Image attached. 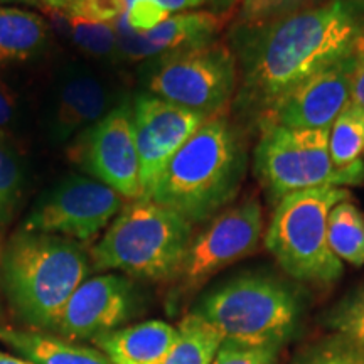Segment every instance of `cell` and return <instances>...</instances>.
I'll return each instance as SVG.
<instances>
[{"mask_svg":"<svg viewBox=\"0 0 364 364\" xmlns=\"http://www.w3.org/2000/svg\"><path fill=\"white\" fill-rule=\"evenodd\" d=\"M233 43L235 107L243 117L260 120L295 86L361 48L364 0H326L262 24H241Z\"/></svg>","mask_w":364,"mask_h":364,"instance_id":"cell-1","label":"cell"},{"mask_svg":"<svg viewBox=\"0 0 364 364\" xmlns=\"http://www.w3.org/2000/svg\"><path fill=\"white\" fill-rule=\"evenodd\" d=\"M91 258L65 236L19 230L0 258V280L14 314L34 331H56L68 300L88 279Z\"/></svg>","mask_w":364,"mask_h":364,"instance_id":"cell-2","label":"cell"},{"mask_svg":"<svg viewBox=\"0 0 364 364\" xmlns=\"http://www.w3.org/2000/svg\"><path fill=\"white\" fill-rule=\"evenodd\" d=\"M247 162L240 132L225 115L211 117L177 150L149 199L191 225L204 223L238 196Z\"/></svg>","mask_w":364,"mask_h":364,"instance_id":"cell-3","label":"cell"},{"mask_svg":"<svg viewBox=\"0 0 364 364\" xmlns=\"http://www.w3.org/2000/svg\"><path fill=\"white\" fill-rule=\"evenodd\" d=\"M193 226L169 208L135 199L91 248V268L154 282L176 279L194 238Z\"/></svg>","mask_w":364,"mask_h":364,"instance_id":"cell-4","label":"cell"},{"mask_svg":"<svg viewBox=\"0 0 364 364\" xmlns=\"http://www.w3.org/2000/svg\"><path fill=\"white\" fill-rule=\"evenodd\" d=\"M300 311L299 295L290 285L263 273H241L204 294L191 312L209 322L223 339L284 346L297 327Z\"/></svg>","mask_w":364,"mask_h":364,"instance_id":"cell-5","label":"cell"},{"mask_svg":"<svg viewBox=\"0 0 364 364\" xmlns=\"http://www.w3.org/2000/svg\"><path fill=\"white\" fill-rule=\"evenodd\" d=\"M349 198L346 188H314L275 204L265 247L287 275L317 285L336 284L343 277V262L327 241V218L336 204Z\"/></svg>","mask_w":364,"mask_h":364,"instance_id":"cell-6","label":"cell"},{"mask_svg":"<svg viewBox=\"0 0 364 364\" xmlns=\"http://www.w3.org/2000/svg\"><path fill=\"white\" fill-rule=\"evenodd\" d=\"M253 154L255 176L268 201L314 188L364 184V161L341 169L331 159L329 132L262 125Z\"/></svg>","mask_w":364,"mask_h":364,"instance_id":"cell-7","label":"cell"},{"mask_svg":"<svg viewBox=\"0 0 364 364\" xmlns=\"http://www.w3.org/2000/svg\"><path fill=\"white\" fill-rule=\"evenodd\" d=\"M147 93L208 118L223 115L238 88L233 49L209 43L156 59L147 73Z\"/></svg>","mask_w":364,"mask_h":364,"instance_id":"cell-8","label":"cell"},{"mask_svg":"<svg viewBox=\"0 0 364 364\" xmlns=\"http://www.w3.org/2000/svg\"><path fill=\"white\" fill-rule=\"evenodd\" d=\"M124 209V198L93 177L68 176L43 194L21 230L88 243Z\"/></svg>","mask_w":364,"mask_h":364,"instance_id":"cell-9","label":"cell"},{"mask_svg":"<svg viewBox=\"0 0 364 364\" xmlns=\"http://www.w3.org/2000/svg\"><path fill=\"white\" fill-rule=\"evenodd\" d=\"M262 231L263 215L257 199H248L218 215L191 241L172 297L196 292L223 268L252 255L260 243Z\"/></svg>","mask_w":364,"mask_h":364,"instance_id":"cell-10","label":"cell"},{"mask_svg":"<svg viewBox=\"0 0 364 364\" xmlns=\"http://www.w3.org/2000/svg\"><path fill=\"white\" fill-rule=\"evenodd\" d=\"M71 159L86 174L115 189L124 199H140V164L132 103L113 107L76 136Z\"/></svg>","mask_w":364,"mask_h":364,"instance_id":"cell-11","label":"cell"},{"mask_svg":"<svg viewBox=\"0 0 364 364\" xmlns=\"http://www.w3.org/2000/svg\"><path fill=\"white\" fill-rule=\"evenodd\" d=\"M132 115L140 164V199H149L171 159L208 117L150 93L134 100Z\"/></svg>","mask_w":364,"mask_h":364,"instance_id":"cell-12","label":"cell"},{"mask_svg":"<svg viewBox=\"0 0 364 364\" xmlns=\"http://www.w3.org/2000/svg\"><path fill=\"white\" fill-rule=\"evenodd\" d=\"M363 48V46H361ZM361 48L332 63L280 98L258 124L329 132L351 102L353 80Z\"/></svg>","mask_w":364,"mask_h":364,"instance_id":"cell-13","label":"cell"},{"mask_svg":"<svg viewBox=\"0 0 364 364\" xmlns=\"http://www.w3.org/2000/svg\"><path fill=\"white\" fill-rule=\"evenodd\" d=\"M139 311L134 282L118 273L86 279L68 300L58 332L70 339H90L124 327Z\"/></svg>","mask_w":364,"mask_h":364,"instance_id":"cell-14","label":"cell"},{"mask_svg":"<svg viewBox=\"0 0 364 364\" xmlns=\"http://www.w3.org/2000/svg\"><path fill=\"white\" fill-rule=\"evenodd\" d=\"M115 29L120 56L142 61L215 43L220 21L211 12L189 11L172 14L147 33H135L122 19L115 22Z\"/></svg>","mask_w":364,"mask_h":364,"instance_id":"cell-15","label":"cell"},{"mask_svg":"<svg viewBox=\"0 0 364 364\" xmlns=\"http://www.w3.org/2000/svg\"><path fill=\"white\" fill-rule=\"evenodd\" d=\"M112 110V95L107 83L86 68L73 66L59 78L54 107L49 117V139L65 144Z\"/></svg>","mask_w":364,"mask_h":364,"instance_id":"cell-16","label":"cell"},{"mask_svg":"<svg viewBox=\"0 0 364 364\" xmlns=\"http://www.w3.org/2000/svg\"><path fill=\"white\" fill-rule=\"evenodd\" d=\"M177 338V327L164 321H145L95 338L110 364H157Z\"/></svg>","mask_w":364,"mask_h":364,"instance_id":"cell-17","label":"cell"},{"mask_svg":"<svg viewBox=\"0 0 364 364\" xmlns=\"http://www.w3.org/2000/svg\"><path fill=\"white\" fill-rule=\"evenodd\" d=\"M0 341L34 364H110L100 349L75 344L43 331L0 327Z\"/></svg>","mask_w":364,"mask_h":364,"instance_id":"cell-18","label":"cell"},{"mask_svg":"<svg viewBox=\"0 0 364 364\" xmlns=\"http://www.w3.org/2000/svg\"><path fill=\"white\" fill-rule=\"evenodd\" d=\"M46 39L48 26L38 14L17 7H0V65L36 56Z\"/></svg>","mask_w":364,"mask_h":364,"instance_id":"cell-19","label":"cell"},{"mask_svg":"<svg viewBox=\"0 0 364 364\" xmlns=\"http://www.w3.org/2000/svg\"><path fill=\"white\" fill-rule=\"evenodd\" d=\"M223 341L209 322L189 312L177 326L174 344L157 364H211Z\"/></svg>","mask_w":364,"mask_h":364,"instance_id":"cell-20","label":"cell"},{"mask_svg":"<svg viewBox=\"0 0 364 364\" xmlns=\"http://www.w3.org/2000/svg\"><path fill=\"white\" fill-rule=\"evenodd\" d=\"M327 241L341 262L364 265V215L351 199L331 209L327 218Z\"/></svg>","mask_w":364,"mask_h":364,"instance_id":"cell-21","label":"cell"},{"mask_svg":"<svg viewBox=\"0 0 364 364\" xmlns=\"http://www.w3.org/2000/svg\"><path fill=\"white\" fill-rule=\"evenodd\" d=\"M331 159L348 169L364 157V112L349 102L329 130Z\"/></svg>","mask_w":364,"mask_h":364,"instance_id":"cell-22","label":"cell"},{"mask_svg":"<svg viewBox=\"0 0 364 364\" xmlns=\"http://www.w3.org/2000/svg\"><path fill=\"white\" fill-rule=\"evenodd\" d=\"M24 191V167L11 145L0 140V226L11 220Z\"/></svg>","mask_w":364,"mask_h":364,"instance_id":"cell-23","label":"cell"},{"mask_svg":"<svg viewBox=\"0 0 364 364\" xmlns=\"http://www.w3.org/2000/svg\"><path fill=\"white\" fill-rule=\"evenodd\" d=\"M294 364H364V348L334 332L329 338L309 346L295 358Z\"/></svg>","mask_w":364,"mask_h":364,"instance_id":"cell-24","label":"cell"},{"mask_svg":"<svg viewBox=\"0 0 364 364\" xmlns=\"http://www.w3.org/2000/svg\"><path fill=\"white\" fill-rule=\"evenodd\" d=\"M73 39L86 53L98 58H117L120 56L115 24L103 22H90L71 19Z\"/></svg>","mask_w":364,"mask_h":364,"instance_id":"cell-25","label":"cell"},{"mask_svg":"<svg viewBox=\"0 0 364 364\" xmlns=\"http://www.w3.org/2000/svg\"><path fill=\"white\" fill-rule=\"evenodd\" d=\"M326 324L364 348V289L349 294L336 304L326 318Z\"/></svg>","mask_w":364,"mask_h":364,"instance_id":"cell-26","label":"cell"},{"mask_svg":"<svg viewBox=\"0 0 364 364\" xmlns=\"http://www.w3.org/2000/svg\"><path fill=\"white\" fill-rule=\"evenodd\" d=\"M282 346L245 344L225 339L211 364H277Z\"/></svg>","mask_w":364,"mask_h":364,"instance_id":"cell-27","label":"cell"},{"mask_svg":"<svg viewBox=\"0 0 364 364\" xmlns=\"http://www.w3.org/2000/svg\"><path fill=\"white\" fill-rule=\"evenodd\" d=\"M307 0H241L240 19L241 24L255 26L279 19L282 16L295 12Z\"/></svg>","mask_w":364,"mask_h":364,"instance_id":"cell-28","label":"cell"},{"mask_svg":"<svg viewBox=\"0 0 364 364\" xmlns=\"http://www.w3.org/2000/svg\"><path fill=\"white\" fill-rule=\"evenodd\" d=\"M125 11L127 0H80L66 12V16L70 19L115 24L124 17Z\"/></svg>","mask_w":364,"mask_h":364,"instance_id":"cell-29","label":"cell"},{"mask_svg":"<svg viewBox=\"0 0 364 364\" xmlns=\"http://www.w3.org/2000/svg\"><path fill=\"white\" fill-rule=\"evenodd\" d=\"M169 16L171 14L156 0H127V11L122 21L135 33H147Z\"/></svg>","mask_w":364,"mask_h":364,"instance_id":"cell-30","label":"cell"},{"mask_svg":"<svg viewBox=\"0 0 364 364\" xmlns=\"http://www.w3.org/2000/svg\"><path fill=\"white\" fill-rule=\"evenodd\" d=\"M16 118V100L11 90L0 81V132L9 129Z\"/></svg>","mask_w":364,"mask_h":364,"instance_id":"cell-31","label":"cell"},{"mask_svg":"<svg viewBox=\"0 0 364 364\" xmlns=\"http://www.w3.org/2000/svg\"><path fill=\"white\" fill-rule=\"evenodd\" d=\"M351 103L354 107H358L359 110L364 112V44L361 48V53H359L356 71H354Z\"/></svg>","mask_w":364,"mask_h":364,"instance_id":"cell-32","label":"cell"},{"mask_svg":"<svg viewBox=\"0 0 364 364\" xmlns=\"http://www.w3.org/2000/svg\"><path fill=\"white\" fill-rule=\"evenodd\" d=\"M156 2L172 16V14L196 11V9L208 6V4L215 2V0H156Z\"/></svg>","mask_w":364,"mask_h":364,"instance_id":"cell-33","label":"cell"},{"mask_svg":"<svg viewBox=\"0 0 364 364\" xmlns=\"http://www.w3.org/2000/svg\"><path fill=\"white\" fill-rule=\"evenodd\" d=\"M76 2H80V0H41V4H46L48 7H51L54 11H59L63 14L70 11Z\"/></svg>","mask_w":364,"mask_h":364,"instance_id":"cell-34","label":"cell"},{"mask_svg":"<svg viewBox=\"0 0 364 364\" xmlns=\"http://www.w3.org/2000/svg\"><path fill=\"white\" fill-rule=\"evenodd\" d=\"M0 364H34V363L27 361V359H21V358L11 356V354L0 353Z\"/></svg>","mask_w":364,"mask_h":364,"instance_id":"cell-35","label":"cell"},{"mask_svg":"<svg viewBox=\"0 0 364 364\" xmlns=\"http://www.w3.org/2000/svg\"><path fill=\"white\" fill-rule=\"evenodd\" d=\"M16 2H22V4H31V6H39L41 0H16Z\"/></svg>","mask_w":364,"mask_h":364,"instance_id":"cell-36","label":"cell"}]
</instances>
